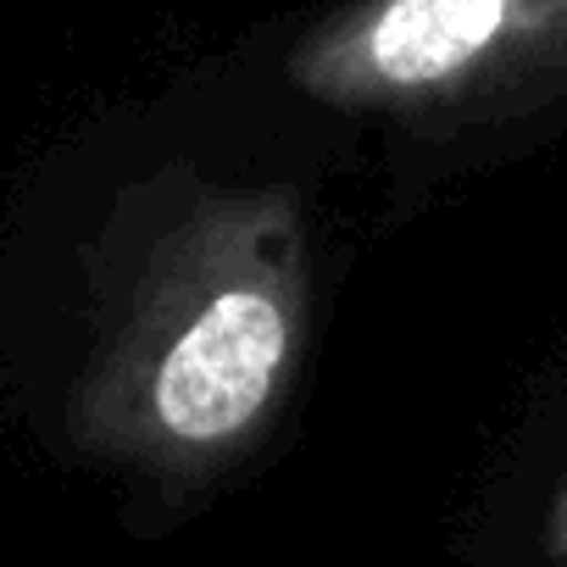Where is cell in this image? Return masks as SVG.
Instances as JSON below:
<instances>
[{"label":"cell","mask_w":567,"mask_h":567,"mask_svg":"<svg viewBox=\"0 0 567 567\" xmlns=\"http://www.w3.org/2000/svg\"><path fill=\"white\" fill-rule=\"evenodd\" d=\"M290 357V318L267 290L212 296L151 368V423L184 451L228 445L267 406L278 368Z\"/></svg>","instance_id":"obj_1"},{"label":"cell","mask_w":567,"mask_h":567,"mask_svg":"<svg viewBox=\"0 0 567 567\" xmlns=\"http://www.w3.org/2000/svg\"><path fill=\"white\" fill-rule=\"evenodd\" d=\"M556 550L567 556V501H561V512H556Z\"/></svg>","instance_id":"obj_3"},{"label":"cell","mask_w":567,"mask_h":567,"mask_svg":"<svg viewBox=\"0 0 567 567\" xmlns=\"http://www.w3.org/2000/svg\"><path fill=\"white\" fill-rule=\"evenodd\" d=\"M517 0H384L357 29L351 62L334 73L351 90H440L462 84L512 34H523Z\"/></svg>","instance_id":"obj_2"}]
</instances>
